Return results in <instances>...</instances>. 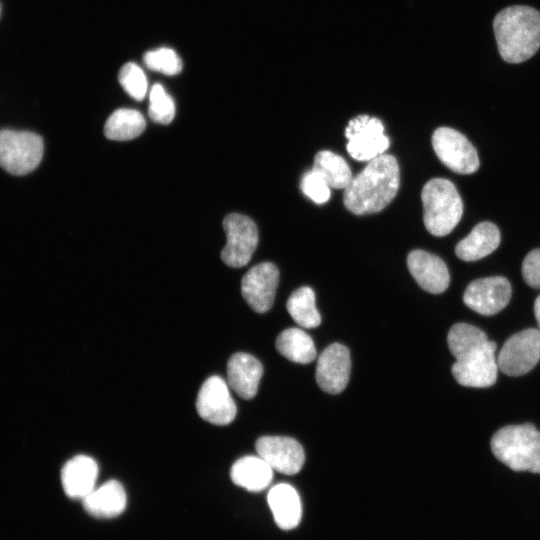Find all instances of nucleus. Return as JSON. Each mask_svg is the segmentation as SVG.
I'll list each match as a JSON object with an SVG mask.
<instances>
[{
  "label": "nucleus",
  "instance_id": "16",
  "mask_svg": "<svg viewBox=\"0 0 540 540\" xmlns=\"http://www.w3.org/2000/svg\"><path fill=\"white\" fill-rule=\"evenodd\" d=\"M408 269L417 284L432 294L444 292L450 283L449 270L438 256L423 250H413L407 256Z\"/></svg>",
  "mask_w": 540,
  "mask_h": 540
},
{
  "label": "nucleus",
  "instance_id": "13",
  "mask_svg": "<svg viewBox=\"0 0 540 540\" xmlns=\"http://www.w3.org/2000/svg\"><path fill=\"white\" fill-rule=\"evenodd\" d=\"M278 281L279 270L275 264L259 263L243 276L242 296L255 312L265 313L274 303Z\"/></svg>",
  "mask_w": 540,
  "mask_h": 540
},
{
  "label": "nucleus",
  "instance_id": "33",
  "mask_svg": "<svg viewBox=\"0 0 540 540\" xmlns=\"http://www.w3.org/2000/svg\"><path fill=\"white\" fill-rule=\"evenodd\" d=\"M534 315L538 323V330L540 331V295L536 298L534 302Z\"/></svg>",
  "mask_w": 540,
  "mask_h": 540
},
{
  "label": "nucleus",
  "instance_id": "8",
  "mask_svg": "<svg viewBox=\"0 0 540 540\" xmlns=\"http://www.w3.org/2000/svg\"><path fill=\"white\" fill-rule=\"evenodd\" d=\"M540 360V331L522 330L508 338L497 358L498 369L508 376L531 371Z\"/></svg>",
  "mask_w": 540,
  "mask_h": 540
},
{
  "label": "nucleus",
  "instance_id": "26",
  "mask_svg": "<svg viewBox=\"0 0 540 540\" xmlns=\"http://www.w3.org/2000/svg\"><path fill=\"white\" fill-rule=\"evenodd\" d=\"M286 308L300 327L316 328L321 323V316L315 304V293L308 286L296 289L288 298Z\"/></svg>",
  "mask_w": 540,
  "mask_h": 540
},
{
  "label": "nucleus",
  "instance_id": "10",
  "mask_svg": "<svg viewBox=\"0 0 540 540\" xmlns=\"http://www.w3.org/2000/svg\"><path fill=\"white\" fill-rule=\"evenodd\" d=\"M496 348V343L489 340L480 349L456 360L452 365L455 380L466 387L485 388L494 385L498 372Z\"/></svg>",
  "mask_w": 540,
  "mask_h": 540
},
{
  "label": "nucleus",
  "instance_id": "14",
  "mask_svg": "<svg viewBox=\"0 0 540 540\" xmlns=\"http://www.w3.org/2000/svg\"><path fill=\"white\" fill-rule=\"evenodd\" d=\"M258 455L273 470L286 475L299 472L305 461V453L295 439L286 436H262L256 443Z\"/></svg>",
  "mask_w": 540,
  "mask_h": 540
},
{
  "label": "nucleus",
  "instance_id": "19",
  "mask_svg": "<svg viewBox=\"0 0 540 540\" xmlns=\"http://www.w3.org/2000/svg\"><path fill=\"white\" fill-rule=\"evenodd\" d=\"M82 502L84 509L93 517L114 518L125 510L127 496L120 482L110 480L95 487Z\"/></svg>",
  "mask_w": 540,
  "mask_h": 540
},
{
  "label": "nucleus",
  "instance_id": "31",
  "mask_svg": "<svg viewBox=\"0 0 540 540\" xmlns=\"http://www.w3.org/2000/svg\"><path fill=\"white\" fill-rule=\"evenodd\" d=\"M300 188L307 197L317 204L327 202L331 196L328 184L319 173L312 169L303 175Z\"/></svg>",
  "mask_w": 540,
  "mask_h": 540
},
{
  "label": "nucleus",
  "instance_id": "24",
  "mask_svg": "<svg viewBox=\"0 0 540 540\" xmlns=\"http://www.w3.org/2000/svg\"><path fill=\"white\" fill-rule=\"evenodd\" d=\"M143 115L134 109L121 108L115 110L104 126L106 138L116 141H127L139 136L145 129Z\"/></svg>",
  "mask_w": 540,
  "mask_h": 540
},
{
  "label": "nucleus",
  "instance_id": "29",
  "mask_svg": "<svg viewBox=\"0 0 540 540\" xmlns=\"http://www.w3.org/2000/svg\"><path fill=\"white\" fill-rule=\"evenodd\" d=\"M118 80L127 94L141 101L147 94L148 81L143 70L135 63L129 62L122 66Z\"/></svg>",
  "mask_w": 540,
  "mask_h": 540
},
{
  "label": "nucleus",
  "instance_id": "12",
  "mask_svg": "<svg viewBox=\"0 0 540 540\" xmlns=\"http://www.w3.org/2000/svg\"><path fill=\"white\" fill-rule=\"evenodd\" d=\"M511 294V285L505 277H486L474 280L467 286L463 301L471 310L491 316L507 306Z\"/></svg>",
  "mask_w": 540,
  "mask_h": 540
},
{
  "label": "nucleus",
  "instance_id": "23",
  "mask_svg": "<svg viewBox=\"0 0 540 540\" xmlns=\"http://www.w3.org/2000/svg\"><path fill=\"white\" fill-rule=\"evenodd\" d=\"M276 348L288 360L300 363H311L316 357V349L312 338L300 328H288L276 339Z\"/></svg>",
  "mask_w": 540,
  "mask_h": 540
},
{
  "label": "nucleus",
  "instance_id": "3",
  "mask_svg": "<svg viewBox=\"0 0 540 540\" xmlns=\"http://www.w3.org/2000/svg\"><path fill=\"white\" fill-rule=\"evenodd\" d=\"M491 451L514 471L540 474V431L530 423L499 429L492 436Z\"/></svg>",
  "mask_w": 540,
  "mask_h": 540
},
{
  "label": "nucleus",
  "instance_id": "27",
  "mask_svg": "<svg viewBox=\"0 0 540 540\" xmlns=\"http://www.w3.org/2000/svg\"><path fill=\"white\" fill-rule=\"evenodd\" d=\"M488 341L487 335L481 329L467 323L453 325L447 336L448 347L456 360L480 349Z\"/></svg>",
  "mask_w": 540,
  "mask_h": 540
},
{
  "label": "nucleus",
  "instance_id": "21",
  "mask_svg": "<svg viewBox=\"0 0 540 540\" xmlns=\"http://www.w3.org/2000/svg\"><path fill=\"white\" fill-rule=\"evenodd\" d=\"M500 239V231L495 224L481 222L468 236L458 242L455 254L463 261H477L495 251L500 244Z\"/></svg>",
  "mask_w": 540,
  "mask_h": 540
},
{
  "label": "nucleus",
  "instance_id": "28",
  "mask_svg": "<svg viewBox=\"0 0 540 540\" xmlns=\"http://www.w3.org/2000/svg\"><path fill=\"white\" fill-rule=\"evenodd\" d=\"M148 113L150 118L159 124L167 125L174 119V101L159 83L154 84L150 90Z\"/></svg>",
  "mask_w": 540,
  "mask_h": 540
},
{
  "label": "nucleus",
  "instance_id": "25",
  "mask_svg": "<svg viewBox=\"0 0 540 540\" xmlns=\"http://www.w3.org/2000/svg\"><path fill=\"white\" fill-rule=\"evenodd\" d=\"M312 170L319 173L330 188L345 189L352 179L348 163L334 152L319 151L314 157Z\"/></svg>",
  "mask_w": 540,
  "mask_h": 540
},
{
  "label": "nucleus",
  "instance_id": "9",
  "mask_svg": "<svg viewBox=\"0 0 540 540\" xmlns=\"http://www.w3.org/2000/svg\"><path fill=\"white\" fill-rule=\"evenodd\" d=\"M223 228L227 237L221 252L223 262L234 268L246 265L258 245L259 235L255 222L245 215L231 213L224 218Z\"/></svg>",
  "mask_w": 540,
  "mask_h": 540
},
{
  "label": "nucleus",
  "instance_id": "7",
  "mask_svg": "<svg viewBox=\"0 0 540 540\" xmlns=\"http://www.w3.org/2000/svg\"><path fill=\"white\" fill-rule=\"evenodd\" d=\"M346 145L350 156L358 161H370L389 148V138L384 134L380 119L359 115L351 119L345 129Z\"/></svg>",
  "mask_w": 540,
  "mask_h": 540
},
{
  "label": "nucleus",
  "instance_id": "17",
  "mask_svg": "<svg viewBox=\"0 0 540 540\" xmlns=\"http://www.w3.org/2000/svg\"><path fill=\"white\" fill-rule=\"evenodd\" d=\"M263 375L261 362L251 354H233L227 363L228 385L243 399H252Z\"/></svg>",
  "mask_w": 540,
  "mask_h": 540
},
{
  "label": "nucleus",
  "instance_id": "15",
  "mask_svg": "<svg viewBox=\"0 0 540 540\" xmlns=\"http://www.w3.org/2000/svg\"><path fill=\"white\" fill-rule=\"evenodd\" d=\"M350 369L351 360L348 348L342 344L333 343L318 358L316 381L323 391L338 394L347 386Z\"/></svg>",
  "mask_w": 540,
  "mask_h": 540
},
{
  "label": "nucleus",
  "instance_id": "1",
  "mask_svg": "<svg viewBox=\"0 0 540 540\" xmlns=\"http://www.w3.org/2000/svg\"><path fill=\"white\" fill-rule=\"evenodd\" d=\"M400 170L396 158L382 154L368 161L364 169L353 176L344 189L343 203L356 215L383 210L396 196Z\"/></svg>",
  "mask_w": 540,
  "mask_h": 540
},
{
  "label": "nucleus",
  "instance_id": "2",
  "mask_svg": "<svg viewBox=\"0 0 540 540\" xmlns=\"http://www.w3.org/2000/svg\"><path fill=\"white\" fill-rule=\"evenodd\" d=\"M501 58L512 64L530 59L540 47V13L523 5L501 10L493 20Z\"/></svg>",
  "mask_w": 540,
  "mask_h": 540
},
{
  "label": "nucleus",
  "instance_id": "32",
  "mask_svg": "<svg viewBox=\"0 0 540 540\" xmlns=\"http://www.w3.org/2000/svg\"><path fill=\"white\" fill-rule=\"evenodd\" d=\"M522 275L529 286L540 288V248L526 255L522 264Z\"/></svg>",
  "mask_w": 540,
  "mask_h": 540
},
{
  "label": "nucleus",
  "instance_id": "11",
  "mask_svg": "<svg viewBox=\"0 0 540 540\" xmlns=\"http://www.w3.org/2000/svg\"><path fill=\"white\" fill-rule=\"evenodd\" d=\"M196 409L211 424L227 425L235 419L237 407L222 377L214 375L205 380L197 395Z\"/></svg>",
  "mask_w": 540,
  "mask_h": 540
},
{
  "label": "nucleus",
  "instance_id": "18",
  "mask_svg": "<svg viewBox=\"0 0 540 540\" xmlns=\"http://www.w3.org/2000/svg\"><path fill=\"white\" fill-rule=\"evenodd\" d=\"M97 462L86 455H77L67 461L61 471V481L67 496L85 498L94 488L98 477Z\"/></svg>",
  "mask_w": 540,
  "mask_h": 540
},
{
  "label": "nucleus",
  "instance_id": "22",
  "mask_svg": "<svg viewBox=\"0 0 540 540\" xmlns=\"http://www.w3.org/2000/svg\"><path fill=\"white\" fill-rule=\"evenodd\" d=\"M273 471L259 455H248L238 459L232 465L230 477L236 485L250 492H259L270 485Z\"/></svg>",
  "mask_w": 540,
  "mask_h": 540
},
{
  "label": "nucleus",
  "instance_id": "20",
  "mask_svg": "<svg viewBox=\"0 0 540 540\" xmlns=\"http://www.w3.org/2000/svg\"><path fill=\"white\" fill-rule=\"evenodd\" d=\"M267 502L275 523L284 530L295 528L301 521L302 504L296 489L287 483L273 486L267 495Z\"/></svg>",
  "mask_w": 540,
  "mask_h": 540
},
{
  "label": "nucleus",
  "instance_id": "5",
  "mask_svg": "<svg viewBox=\"0 0 540 540\" xmlns=\"http://www.w3.org/2000/svg\"><path fill=\"white\" fill-rule=\"evenodd\" d=\"M44 151L41 136L29 131L0 130V167L13 175H26L40 164Z\"/></svg>",
  "mask_w": 540,
  "mask_h": 540
},
{
  "label": "nucleus",
  "instance_id": "30",
  "mask_svg": "<svg viewBox=\"0 0 540 540\" xmlns=\"http://www.w3.org/2000/svg\"><path fill=\"white\" fill-rule=\"evenodd\" d=\"M143 61L150 70L165 75H176L182 70V61L171 48L162 47L148 51L144 54Z\"/></svg>",
  "mask_w": 540,
  "mask_h": 540
},
{
  "label": "nucleus",
  "instance_id": "4",
  "mask_svg": "<svg viewBox=\"0 0 540 540\" xmlns=\"http://www.w3.org/2000/svg\"><path fill=\"white\" fill-rule=\"evenodd\" d=\"M424 225L429 233L442 237L459 223L463 203L455 185L444 178H433L421 192Z\"/></svg>",
  "mask_w": 540,
  "mask_h": 540
},
{
  "label": "nucleus",
  "instance_id": "6",
  "mask_svg": "<svg viewBox=\"0 0 540 540\" xmlns=\"http://www.w3.org/2000/svg\"><path fill=\"white\" fill-rule=\"evenodd\" d=\"M432 146L439 160L455 173L472 174L479 168L475 147L453 128H437L432 135Z\"/></svg>",
  "mask_w": 540,
  "mask_h": 540
}]
</instances>
